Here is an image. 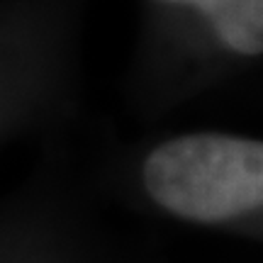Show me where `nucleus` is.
<instances>
[{
  "label": "nucleus",
  "mask_w": 263,
  "mask_h": 263,
  "mask_svg": "<svg viewBox=\"0 0 263 263\" xmlns=\"http://www.w3.org/2000/svg\"><path fill=\"white\" fill-rule=\"evenodd\" d=\"M202 15L217 44L244 59L263 54V0H159Z\"/></svg>",
  "instance_id": "7ed1b4c3"
},
{
  "label": "nucleus",
  "mask_w": 263,
  "mask_h": 263,
  "mask_svg": "<svg viewBox=\"0 0 263 263\" xmlns=\"http://www.w3.org/2000/svg\"><path fill=\"white\" fill-rule=\"evenodd\" d=\"M27 205L0 222V263H115L64 202L61 210L49 200Z\"/></svg>",
  "instance_id": "f03ea898"
},
{
  "label": "nucleus",
  "mask_w": 263,
  "mask_h": 263,
  "mask_svg": "<svg viewBox=\"0 0 263 263\" xmlns=\"http://www.w3.org/2000/svg\"><path fill=\"white\" fill-rule=\"evenodd\" d=\"M132 183L141 202L185 224L261 236L263 141L224 129H193L139 149Z\"/></svg>",
  "instance_id": "f257e3e1"
}]
</instances>
